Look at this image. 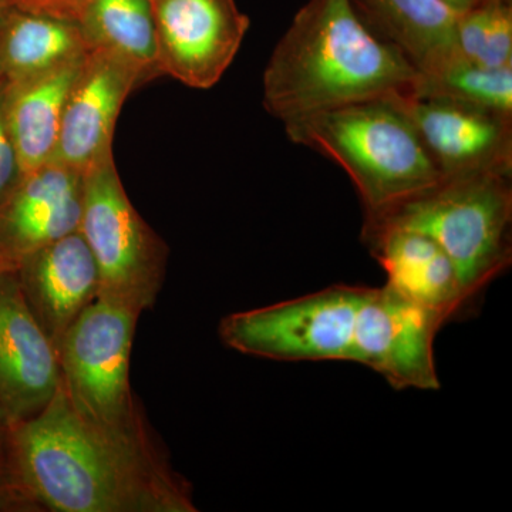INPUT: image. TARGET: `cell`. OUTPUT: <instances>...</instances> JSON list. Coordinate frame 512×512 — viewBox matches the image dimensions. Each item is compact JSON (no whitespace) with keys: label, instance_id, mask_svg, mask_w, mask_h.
Here are the masks:
<instances>
[{"label":"cell","instance_id":"1","mask_svg":"<svg viewBox=\"0 0 512 512\" xmlns=\"http://www.w3.org/2000/svg\"><path fill=\"white\" fill-rule=\"evenodd\" d=\"M8 439L42 512L197 511L191 485L153 436L128 439L87 423L62 384L42 412L8 427Z\"/></svg>","mask_w":512,"mask_h":512},{"label":"cell","instance_id":"2","mask_svg":"<svg viewBox=\"0 0 512 512\" xmlns=\"http://www.w3.org/2000/svg\"><path fill=\"white\" fill-rule=\"evenodd\" d=\"M417 70L350 0H309L264 72V107L282 123L359 101L412 94Z\"/></svg>","mask_w":512,"mask_h":512},{"label":"cell","instance_id":"3","mask_svg":"<svg viewBox=\"0 0 512 512\" xmlns=\"http://www.w3.org/2000/svg\"><path fill=\"white\" fill-rule=\"evenodd\" d=\"M284 126L292 143L346 171L365 215L386 210L443 177L396 96L320 111Z\"/></svg>","mask_w":512,"mask_h":512},{"label":"cell","instance_id":"4","mask_svg":"<svg viewBox=\"0 0 512 512\" xmlns=\"http://www.w3.org/2000/svg\"><path fill=\"white\" fill-rule=\"evenodd\" d=\"M363 222L413 229L433 239L456 266L471 303L511 265V175H443L426 190L366 214Z\"/></svg>","mask_w":512,"mask_h":512},{"label":"cell","instance_id":"5","mask_svg":"<svg viewBox=\"0 0 512 512\" xmlns=\"http://www.w3.org/2000/svg\"><path fill=\"white\" fill-rule=\"evenodd\" d=\"M141 315L97 298L57 346L60 384L87 423L128 439L153 436L130 386V357Z\"/></svg>","mask_w":512,"mask_h":512},{"label":"cell","instance_id":"6","mask_svg":"<svg viewBox=\"0 0 512 512\" xmlns=\"http://www.w3.org/2000/svg\"><path fill=\"white\" fill-rule=\"evenodd\" d=\"M79 232L99 271V299L138 315L153 308L164 284L167 247L128 198L114 157L82 175Z\"/></svg>","mask_w":512,"mask_h":512},{"label":"cell","instance_id":"7","mask_svg":"<svg viewBox=\"0 0 512 512\" xmlns=\"http://www.w3.org/2000/svg\"><path fill=\"white\" fill-rule=\"evenodd\" d=\"M365 286L335 285L252 309L231 313L220 338L242 355L278 362H353L357 311Z\"/></svg>","mask_w":512,"mask_h":512},{"label":"cell","instance_id":"8","mask_svg":"<svg viewBox=\"0 0 512 512\" xmlns=\"http://www.w3.org/2000/svg\"><path fill=\"white\" fill-rule=\"evenodd\" d=\"M444 322L389 285L365 288L356 316L353 363L397 390H439L434 339Z\"/></svg>","mask_w":512,"mask_h":512},{"label":"cell","instance_id":"9","mask_svg":"<svg viewBox=\"0 0 512 512\" xmlns=\"http://www.w3.org/2000/svg\"><path fill=\"white\" fill-rule=\"evenodd\" d=\"M150 5L161 74L198 90L220 82L251 25L237 0H150Z\"/></svg>","mask_w":512,"mask_h":512},{"label":"cell","instance_id":"10","mask_svg":"<svg viewBox=\"0 0 512 512\" xmlns=\"http://www.w3.org/2000/svg\"><path fill=\"white\" fill-rule=\"evenodd\" d=\"M147 79L109 50L90 49L64 104L53 161L76 173L113 157V138L124 103Z\"/></svg>","mask_w":512,"mask_h":512},{"label":"cell","instance_id":"11","mask_svg":"<svg viewBox=\"0 0 512 512\" xmlns=\"http://www.w3.org/2000/svg\"><path fill=\"white\" fill-rule=\"evenodd\" d=\"M60 387L52 340L30 311L15 271H0V413L13 426L42 412Z\"/></svg>","mask_w":512,"mask_h":512},{"label":"cell","instance_id":"12","mask_svg":"<svg viewBox=\"0 0 512 512\" xmlns=\"http://www.w3.org/2000/svg\"><path fill=\"white\" fill-rule=\"evenodd\" d=\"M443 175L512 173V117L446 99L396 96Z\"/></svg>","mask_w":512,"mask_h":512},{"label":"cell","instance_id":"13","mask_svg":"<svg viewBox=\"0 0 512 512\" xmlns=\"http://www.w3.org/2000/svg\"><path fill=\"white\" fill-rule=\"evenodd\" d=\"M82 174L50 161L23 175L0 202V271L79 229Z\"/></svg>","mask_w":512,"mask_h":512},{"label":"cell","instance_id":"14","mask_svg":"<svg viewBox=\"0 0 512 512\" xmlns=\"http://www.w3.org/2000/svg\"><path fill=\"white\" fill-rule=\"evenodd\" d=\"M362 241L404 298L443 320L470 305L456 266L437 242L413 229L363 222Z\"/></svg>","mask_w":512,"mask_h":512},{"label":"cell","instance_id":"15","mask_svg":"<svg viewBox=\"0 0 512 512\" xmlns=\"http://www.w3.org/2000/svg\"><path fill=\"white\" fill-rule=\"evenodd\" d=\"M15 272L30 311L56 349L99 298V271L79 229L28 256Z\"/></svg>","mask_w":512,"mask_h":512},{"label":"cell","instance_id":"16","mask_svg":"<svg viewBox=\"0 0 512 512\" xmlns=\"http://www.w3.org/2000/svg\"><path fill=\"white\" fill-rule=\"evenodd\" d=\"M367 28L399 49L417 74L440 69L461 56L457 10L444 0H350Z\"/></svg>","mask_w":512,"mask_h":512},{"label":"cell","instance_id":"17","mask_svg":"<svg viewBox=\"0 0 512 512\" xmlns=\"http://www.w3.org/2000/svg\"><path fill=\"white\" fill-rule=\"evenodd\" d=\"M83 59L30 79L5 83L3 110L23 175L55 158L64 104Z\"/></svg>","mask_w":512,"mask_h":512},{"label":"cell","instance_id":"18","mask_svg":"<svg viewBox=\"0 0 512 512\" xmlns=\"http://www.w3.org/2000/svg\"><path fill=\"white\" fill-rule=\"evenodd\" d=\"M89 50L79 23L12 6L0 22V79H30L76 62Z\"/></svg>","mask_w":512,"mask_h":512},{"label":"cell","instance_id":"19","mask_svg":"<svg viewBox=\"0 0 512 512\" xmlns=\"http://www.w3.org/2000/svg\"><path fill=\"white\" fill-rule=\"evenodd\" d=\"M79 25L90 49L123 57L147 82L160 76L150 0H92Z\"/></svg>","mask_w":512,"mask_h":512},{"label":"cell","instance_id":"20","mask_svg":"<svg viewBox=\"0 0 512 512\" xmlns=\"http://www.w3.org/2000/svg\"><path fill=\"white\" fill-rule=\"evenodd\" d=\"M412 94L512 117V66L488 67L457 56L434 72L417 74Z\"/></svg>","mask_w":512,"mask_h":512},{"label":"cell","instance_id":"21","mask_svg":"<svg viewBox=\"0 0 512 512\" xmlns=\"http://www.w3.org/2000/svg\"><path fill=\"white\" fill-rule=\"evenodd\" d=\"M477 63L488 67L512 66V0L491 2L490 22Z\"/></svg>","mask_w":512,"mask_h":512},{"label":"cell","instance_id":"22","mask_svg":"<svg viewBox=\"0 0 512 512\" xmlns=\"http://www.w3.org/2000/svg\"><path fill=\"white\" fill-rule=\"evenodd\" d=\"M0 511L42 512L19 476L10 453L8 430L0 436Z\"/></svg>","mask_w":512,"mask_h":512},{"label":"cell","instance_id":"23","mask_svg":"<svg viewBox=\"0 0 512 512\" xmlns=\"http://www.w3.org/2000/svg\"><path fill=\"white\" fill-rule=\"evenodd\" d=\"M3 90L5 82H0V202L15 190L22 180L18 153L10 137L8 124H6L5 110H3Z\"/></svg>","mask_w":512,"mask_h":512},{"label":"cell","instance_id":"24","mask_svg":"<svg viewBox=\"0 0 512 512\" xmlns=\"http://www.w3.org/2000/svg\"><path fill=\"white\" fill-rule=\"evenodd\" d=\"M10 3L35 15L79 23L92 0H10Z\"/></svg>","mask_w":512,"mask_h":512},{"label":"cell","instance_id":"25","mask_svg":"<svg viewBox=\"0 0 512 512\" xmlns=\"http://www.w3.org/2000/svg\"><path fill=\"white\" fill-rule=\"evenodd\" d=\"M444 2L454 10H457V12H463V10L473 8V6L483 2V0H444Z\"/></svg>","mask_w":512,"mask_h":512},{"label":"cell","instance_id":"26","mask_svg":"<svg viewBox=\"0 0 512 512\" xmlns=\"http://www.w3.org/2000/svg\"><path fill=\"white\" fill-rule=\"evenodd\" d=\"M12 3L10 0H0V22H2L3 18L8 15L10 9H12Z\"/></svg>","mask_w":512,"mask_h":512},{"label":"cell","instance_id":"27","mask_svg":"<svg viewBox=\"0 0 512 512\" xmlns=\"http://www.w3.org/2000/svg\"><path fill=\"white\" fill-rule=\"evenodd\" d=\"M8 430V424H6L5 419H3L2 413H0V436H2L5 431Z\"/></svg>","mask_w":512,"mask_h":512},{"label":"cell","instance_id":"28","mask_svg":"<svg viewBox=\"0 0 512 512\" xmlns=\"http://www.w3.org/2000/svg\"><path fill=\"white\" fill-rule=\"evenodd\" d=\"M0 82H3V80H2V79H0Z\"/></svg>","mask_w":512,"mask_h":512}]
</instances>
